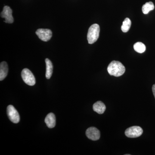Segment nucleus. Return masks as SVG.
<instances>
[{"label": "nucleus", "mask_w": 155, "mask_h": 155, "mask_svg": "<svg viewBox=\"0 0 155 155\" xmlns=\"http://www.w3.org/2000/svg\"><path fill=\"white\" fill-rule=\"evenodd\" d=\"M107 71L110 75L119 77L125 73V68L121 62L113 61L108 66Z\"/></svg>", "instance_id": "1"}, {"label": "nucleus", "mask_w": 155, "mask_h": 155, "mask_svg": "<svg viewBox=\"0 0 155 155\" xmlns=\"http://www.w3.org/2000/svg\"><path fill=\"white\" fill-rule=\"evenodd\" d=\"M100 31V26L98 24H93L90 26L87 35V39L89 44H92L97 40L99 37Z\"/></svg>", "instance_id": "2"}, {"label": "nucleus", "mask_w": 155, "mask_h": 155, "mask_svg": "<svg viewBox=\"0 0 155 155\" xmlns=\"http://www.w3.org/2000/svg\"><path fill=\"white\" fill-rule=\"evenodd\" d=\"M21 76L23 81L29 86H33L35 84V78L33 74L30 70L28 69H23L21 72Z\"/></svg>", "instance_id": "3"}, {"label": "nucleus", "mask_w": 155, "mask_h": 155, "mask_svg": "<svg viewBox=\"0 0 155 155\" xmlns=\"http://www.w3.org/2000/svg\"><path fill=\"white\" fill-rule=\"evenodd\" d=\"M143 133V130L139 126H134L127 128L125 131V134L127 137L135 138L141 136Z\"/></svg>", "instance_id": "4"}, {"label": "nucleus", "mask_w": 155, "mask_h": 155, "mask_svg": "<svg viewBox=\"0 0 155 155\" xmlns=\"http://www.w3.org/2000/svg\"><path fill=\"white\" fill-rule=\"evenodd\" d=\"M7 113L9 119L14 123H18L20 121L19 113L14 106L9 105L7 107Z\"/></svg>", "instance_id": "5"}, {"label": "nucleus", "mask_w": 155, "mask_h": 155, "mask_svg": "<svg viewBox=\"0 0 155 155\" xmlns=\"http://www.w3.org/2000/svg\"><path fill=\"white\" fill-rule=\"evenodd\" d=\"M37 35L39 38L44 41H48L51 38L52 32L49 29L39 28L36 31Z\"/></svg>", "instance_id": "6"}, {"label": "nucleus", "mask_w": 155, "mask_h": 155, "mask_svg": "<svg viewBox=\"0 0 155 155\" xmlns=\"http://www.w3.org/2000/svg\"><path fill=\"white\" fill-rule=\"evenodd\" d=\"M12 13L13 11L9 6L4 7L2 12L1 14V17L5 19L4 22L8 23H13L14 20L12 16Z\"/></svg>", "instance_id": "7"}, {"label": "nucleus", "mask_w": 155, "mask_h": 155, "mask_svg": "<svg viewBox=\"0 0 155 155\" xmlns=\"http://www.w3.org/2000/svg\"><path fill=\"white\" fill-rule=\"evenodd\" d=\"M86 135L89 139L97 140L99 139L101 134L98 129L96 127H92L87 129Z\"/></svg>", "instance_id": "8"}, {"label": "nucleus", "mask_w": 155, "mask_h": 155, "mask_svg": "<svg viewBox=\"0 0 155 155\" xmlns=\"http://www.w3.org/2000/svg\"><path fill=\"white\" fill-rule=\"evenodd\" d=\"M45 122L49 128H52L56 125V117L53 113L48 114L45 119Z\"/></svg>", "instance_id": "9"}, {"label": "nucleus", "mask_w": 155, "mask_h": 155, "mask_svg": "<svg viewBox=\"0 0 155 155\" xmlns=\"http://www.w3.org/2000/svg\"><path fill=\"white\" fill-rule=\"evenodd\" d=\"M8 67L6 62H2L0 64V80H4L8 74Z\"/></svg>", "instance_id": "10"}, {"label": "nucleus", "mask_w": 155, "mask_h": 155, "mask_svg": "<svg viewBox=\"0 0 155 155\" xmlns=\"http://www.w3.org/2000/svg\"><path fill=\"white\" fill-rule=\"evenodd\" d=\"M93 109L94 111L97 114H104V112L106 110V107L104 103L99 101L93 105Z\"/></svg>", "instance_id": "11"}, {"label": "nucleus", "mask_w": 155, "mask_h": 155, "mask_svg": "<svg viewBox=\"0 0 155 155\" xmlns=\"http://www.w3.org/2000/svg\"><path fill=\"white\" fill-rule=\"evenodd\" d=\"M46 65V77L49 79L51 77L53 73V66L51 61L47 58L45 59Z\"/></svg>", "instance_id": "12"}, {"label": "nucleus", "mask_w": 155, "mask_h": 155, "mask_svg": "<svg viewBox=\"0 0 155 155\" xmlns=\"http://www.w3.org/2000/svg\"><path fill=\"white\" fill-rule=\"evenodd\" d=\"M155 7L152 2H149L146 3L142 7L143 13L144 14H148L150 11H153Z\"/></svg>", "instance_id": "13"}, {"label": "nucleus", "mask_w": 155, "mask_h": 155, "mask_svg": "<svg viewBox=\"0 0 155 155\" xmlns=\"http://www.w3.org/2000/svg\"><path fill=\"white\" fill-rule=\"evenodd\" d=\"M131 22L128 18H125L123 22L122 25L121 26V29L124 32H127L130 29L131 26Z\"/></svg>", "instance_id": "14"}, {"label": "nucleus", "mask_w": 155, "mask_h": 155, "mask_svg": "<svg viewBox=\"0 0 155 155\" xmlns=\"http://www.w3.org/2000/svg\"><path fill=\"white\" fill-rule=\"evenodd\" d=\"M134 48L137 53H143L146 51V46L144 44L140 42H137L134 45Z\"/></svg>", "instance_id": "15"}, {"label": "nucleus", "mask_w": 155, "mask_h": 155, "mask_svg": "<svg viewBox=\"0 0 155 155\" xmlns=\"http://www.w3.org/2000/svg\"><path fill=\"white\" fill-rule=\"evenodd\" d=\"M152 91L154 96L155 98V84L153 85L152 87Z\"/></svg>", "instance_id": "16"}]
</instances>
